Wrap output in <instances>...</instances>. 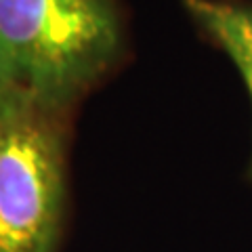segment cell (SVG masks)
Masks as SVG:
<instances>
[{
	"label": "cell",
	"mask_w": 252,
	"mask_h": 252,
	"mask_svg": "<svg viewBox=\"0 0 252 252\" xmlns=\"http://www.w3.org/2000/svg\"><path fill=\"white\" fill-rule=\"evenodd\" d=\"M116 0H0V84L69 114L126 49Z\"/></svg>",
	"instance_id": "6da1fadb"
},
{
	"label": "cell",
	"mask_w": 252,
	"mask_h": 252,
	"mask_svg": "<svg viewBox=\"0 0 252 252\" xmlns=\"http://www.w3.org/2000/svg\"><path fill=\"white\" fill-rule=\"evenodd\" d=\"M67 116L0 84V252H55L67 193Z\"/></svg>",
	"instance_id": "7a4b0ae2"
},
{
	"label": "cell",
	"mask_w": 252,
	"mask_h": 252,
	"mask_svg": "<svg viewBox=\"0 0 252 252\" xmlns=\"http://www.w3.org/2000/svg\"><path fill=\"white\" fill-rule=\"evenodd\" d=\"M187 15L242 74L252 101V4L238 0H183ZM248 177L252 181V158Z\"/></svg>",
	"instance_id": "3957f363"
}]
</instances>
